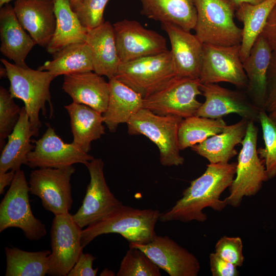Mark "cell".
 Masks as SVG:
<instances>
[{
	"label": "cell",
	"instance_id": "cell-4",
	"mask_svg": "<svg viewBox=\"0 0 276 276\" xmlns=\"http://www.w3.org/2000/svg\"><path fill=\"white\" fill-rule=\"evenodd\" d=\"M183 118L163 116L142 108L127 123L131 135L142 134L158 147L160 162L164 166H178L185 159L180 154L178 133Z\"/></svg>",
	"mask_w": 276,
	"mask_h": 276
},
{
	"label": "cell",
	"instance_id": "cell-23",
	"mask_svg": "<svg viewBox=\"0 0 276 276\" xmlns=\"http://www.w3.org/2000/svg\"><path fill=\"white\" fill-rule=\"evenodd\" d=\"M86 42L91 51L94 72L109 79L115 77L121 62L113 25L106 21L96 28L88 29Z\"/></svg>",
	"mask_w": 276,
	"mask_h": 276
},
{
	"label": "cell",
	"instance_id": "cell-25",
	"mask_svg": "<svg viewBox=\"0 0 276 276\" xmlns=\"http://www.w3.org/2000/svg\"><path fill=\"white\" fill-rule=\"evenodd\" d=\"M248 122L242 118L235 124L227 125L221 133L208 137L191 148L208 159L210 163H228L237 154L235 147L241 144Z\"/></svg>",
	"mask_w": 276,
	"mask_h": 276
},
{
	"label": "cell",
	"instance_id": "cell-24",
	"mask_svg": "<svg viewBox=\"0 0 276 276\" xmlns=\"http://www.w3.org/2000/svg\"><path fill=\"white\" fill-rule=\"evenodd\" d=\"M109 96L107 107L103 113L104 123L111 132L119 125L127 123L143 108L141 94L117 79H109Z\"/></svg>",
	"mask_w": 276,
	"mask_h": 276
},
{
	"label": "cell",
	"instance_id": "cell-30",
	"mask_svg": "<svg viewBox=\"0 0 276 276\" xmlns=\"http://www.w3.org/2000/svg\"><path fill=\"white\" fill-rule=\"evenodd\" d=\"M53 54V60L38 70L48 71L55 77L94 71L91 51L86 42L67 45Z\"/></svg>",
	"mask_w": 276,
	"mask_h": 276
},
{
	"label": "cell",
	"instance_id": "cell-9",
	"mask_svg": "<svg viewBox=\"0 0 276 276\" xmlns=\"http://www.w3.org/2000/svg\"><path fill=\"white\" fill-rule=\"evenodd\" d=\"M199 78L175 76L160 89L143 98V108L158 114L183 119L195 116L202 105L197 96L202 95Z\"/></svg>",
	"mask_w": 276,
	"mask_h": 276
},
{
	"label": "cell",
	"instance_id": "cell-31",
	"mask_svg": "<svg viewBox=\"0 0 276 276\" xmlns=\"http://www.w3.org/2000/svg\"><path fill=\"white\" fill-rule=\"evenodd\" d=\"M276 0H265L257 4L243 3L237 7L236 16L243 25L240 44L242 62L248 56L257 37L261 33Z\"/></svg>",
	"mask_w": 276,
	"mask_h": 276
},
{
	"label": "cell",
	"instance_id": "cell-43",
	"mask_svg": "<svg viewBox=\"0 0 276 276\" xmlns=\"http://www.w3.org/2000/svg\"><path fill=\"white\" fill-rule=\"evenodd\" d=\"M16 171L10 170L4 172H0V194L4 192L5 188L11 185L15 175Z\"/></svg>",
	"mask_w": 276,
	"mask_h": 276
},
{
	"label": "cell",
	"instance_id": "cell-5",
	"mask_svg": "<svg viewBox=\"0 0 276 276\" xmlns=\"http://www.w3.org/2000/svg\"><path fill=\"white\" fill-rule=\"evenodd\" d=\"M258 128L249 121L246 134L241 143L236 166V176L229 188V195L223 200L226 205L237 208L244 197L256 195L269 179L265 166L257 152Z\"/></svg>",
	"mask_w": 276,
	"mask_h": 276
},
{
	"label": "cell",
	"instance_id": "cell-14",
	"mask_svg": "<svg viewBox=\"0 0 276 276\" xmlns=\"http://www.w3.org/2000/svg\"><path fill=\"white\" fill-rule=\"evenodd\" d=\"M118 54L121 63L168 50L166 38L145 28L139 22L124 19L113 25Z\"/></svg>",
	"mask_w": 276,
	"mask_h": 276
},
{
	"label": "cell",
	"instance_id": "cell-38",
	"mask_svg": "<svg viewBox=\"0 0 276 276\" xmlns=\"http://www.w3.org/2000/svg\"><path fill=\"white\" fill-rule=\"evenodd\" d=\"M215 252L225 260L237 267L242 266L244 257L243 255V243L239 237L224 236L217 242Z\"/></svg>",
	"mask_w": 276,
	"mask_h": 276
},
{
	"label": "cell",
	"instance_id": "cell-34",
	"mask_svg": "<svg viewBox=\"0 0 276 276\" xmlns=\"http://www.w3.org/2000/svg\"><path fill=\"white\" fill-rule=\"evenodd\" d=\"M160 268L140 249L129 247L117 276H160Z\"/></svg>",
	"mask_w": 276,
	"mask_h": 276
},
{
	"label": "cell",
	"instance_id": "cell-28",
	"mask_svg": "<svg viewBox=\"0 0 276 276\" xmlns=\"http://www.w3.org/2000/svg\"><path fill=\"white\" fill-rule=\"evenodd\" d=\"M64 107L70 116L73 142L88 153L91 142L105 133L103 114L87 105L74 102Z\"/></svg>",
	"mask_w": 276,
	"mask_h": 276
},
{
	"label": "cell",
	"instance_id": "cell-26",
	"mask_svg": "<svg viewBox=\"0 0 276 276\" xmlns=\"http://www.w3.org/2000/svg\"><path fill=\"white\" fill-rule=\"evenodd\" d=\"M141 13L161 24H171L182 29L194 30L197 21L195 0H140Z\"/></svg>",
	"mask_w": 276,
	"mask_h": 276
},
{
	"label": "cell",
	"instance_id": "cell-3",
	"mask_svg": "<svg viewBox=\"0 0 276 276\" xmlns=\"http://www.w3.org/2000/svg\"><path fill=\"white\" fill-rule=\"evenodd\" d=\"M1 60L6 70V77L10 82L9 91L13 98L19 99L24 102L34 136H37L41 126L39 112L41 110L43 115L45 114L47 101L53 110L50 86L56 77L47 71L22 67L5 59Z\"/></svg>",
	"mask_w": 276,
	"mask_h": 276
},
{
	"label": "cell",
	"instance_id": "cell-47",
	"mask_svg": "<svg viewBox=\"0 0 276 276\" xmlns=\"http://www.w3.org/2000/svg\"><path fill=\"white\" fill-rule=\"evenodd\" d=\"M70 4V5L72 9L74 8L77 5H78L82 0H67Z\"/></svg>",
	"mask_w": 276,
	"mask_h": 276
},
{
	"label": "cell",
	"instance_id": "cell-48",
	"mask_svg": "<svg viewBox=\"0 0 276 276\" xmlns=\"http://www.w3.org/2000/svg\"><path fill=\"white\" fill-rule=\"evenodd\" d=\"M12 0H0V7H2L4 5L9 4V3Z\"/></svg>",
	"mask_w": 276,
	"mask_h": 276
},
{
	"label": "cell",
	"instance_id": "cell-27",
	"mask_svg": "<svg viewBox=\"0 0 276 276\" xmlns=\"http://www.w3.org/2000/svg\"><path fill=\"white\" fill-rule=\"evenodd\" d=\"M34 136L29 117L25 107L21 108L19 120L8 142L2 149L0 157V172L16 171L22 165H27V156L34 149L31 137Z\"/></svg>",
	"mask_w": 276,
	"mask_h": 276
},
{
	"label": "cell",
	"instance_id": "cell-20",
	"mask_svg": "<svg viewBox=\"0 0 276 276\" xmlns=\"http://www.w3.org/2000/svg\"><path fill=\"white\" fill-rule=\"evenodd\" d=\"M62 88L74 102L87 105L101 114L107 109L109 83L94 71L64 75Z\"/></svg>",
	"mask_w": 276,
	"mask_h": 276
},
{
	"label": "cell",
	"instance_id": "cell-15",
	"mask_svg": "<svg viewBox=\"0 0 276 276\" xmlns=\"http://www.w3.org/2000/svg\"><path fill=\"white\" fill-rule=\"evenodd\" d=\"M32 141L34 148L27 156V166L31 168H59L78 163L85 165L94 158L73 142H64L50 125L41 138Z\"/></svg>",
	"mask_w": 276,
	"mask_h": 276
},
{
	"label": "cell",
	"instance_id": "cell-19",
	"mask_svg": "<svg viewBox=\"0 0 276 276\" xmlns=\"http://www.w3.org/2000/svg\"><path fill=\"white\" fill-rule=\"evenodd\" d=\"M13 8L20 24L36 44L47 48L56 26L54 0H16Z\"/></svg>",
	"mask_w": 276,
	"mask_h": 276
},
{
	"label": "cell",
	"instance_id": "cell-8",
	"mask_svg": "<svg viewBox=\"0 0 276 276\" xmlns=\"http://www.w3.org/2000/svg\"><path fill=\"white\" fill-rule=\"evenodd\" d=\"M176 73L170 50L121 63L116 78L142 95L155 92Z\"/></svg>",
	"mask_w": 276,
	"mask_h": 276
},
{
	"label": "cell",
	"instance_id": "cell-37",
	"mask_svg": "<svg viewBox=\"0 0 276 276\" xmlns=\"http://www.w3.org/2000/svg\"><path fill=\"white\" fill-rule=\"evenodd\" d=\"M109 1L82 0L73 9L82 25L87 29H91L104 22V12Z\"/></svg>",
	"mask_w": 276,
	"mask_h": 276
},
{
	"label": "cell",
	"instance_id": "cell-21",
	"mask_svg": "<svg viewBox=\"0 0 276 276\" xmlns=\"http://www.w3.org/2000/svg\"><path fill=\"white\" fill-rule=\"evenodd\" d=\"M272 50L260 34L249 54L242 62L248 80L246 88L249 99L260 109H264L267 91V74Z\"/></svg>",
	"mask_w": 276,
	"mask_h": 276
},
{
	"label": "cell",
	"instance_id": "cell-1",
	"mask_svg": "<svg viewBox=\"0 0 276 276\" xmlns=\"http://www.w3.org/2000/svg\"><path fill=\"white\" fill-rule=\"evenodd\" d=\"M237 163H210L205 172L191 182L182 197L171 209L161 213L159 220L163 222L192 221L205 222L207 215L203 210L209 207L221 211L226 206L220 197L231 185L236 174Z\"/></svg>",
	"mask_w": 276,
	"mask_h": 276
},
{
	"label": "cell",
	"instance_id": "cell-29",
	"mask_svg": "<svg viewBox=\"0 0 276 276\" xmlns=\"http://www.w3.org/2000/svg\"><path fill=\"white\" fill-rule=\"evenodd\" d=\"M54 4L56 29L46 48L47 52L51 54L67 45L86 42L88 32V29L82 25L67 0H54Z\"/></svg>",
	"mask_w": 276,
	"mask_h": 276
},
{
	"label": "cell",
	"instance_id": "cell-35",
	"mask_svg": "<svg viewBox=\"0 0 276 276\" xmlns=\"http://www.w3.org/2000/svg\"><path fill=\"white\" fill-rule=\"evenodd\" d=\"M259 123L262 127L264 147L257 149V152L270 179L276 176V126L264 109L260 111Z\"/></svg>",
	"mask_w": 276,
	"mask_h": 276
},
{
	"label": "cell",
	"instance_id": "cell-10",
	"mask_svg": "<svg viewBox=\"0 0 276 276\" xmlns=\"http://www.w3.org/2000/svg\"><path fill=\"white\" fill-rule=\"evenodd\" d=\"M74 167L39 168L29 176L30 193L38 197L44 209L54 215L69 212L73 204L70 182Z\"/></svg>",
	"mask_w": 276,
	"mask_h": 276
},
{
	"label": "cell",
	"instance_id": "cell-13",
	"mask_svg": "<svg viewBox=\"0 0 276 276\" xmlns=\"http://www.w3.org/2000/svg\"><path fill=\"white\" fill-rule=\"evenodd\" d=\"M85 166L90 175V182L82 205L72 215L73 219L82 228L101 220L123 204L107 184L102 159L94 158Z\"/></svg>",
	"mask_w": 276,
	"mask_h": 276
},
{
	"label": "cell",
	"instance_id": "cell-22",
	"mask_svg": "<svg viewBox=\"0 0 276 276\" xmlns=\"http://www.w3.org/2000/svg\"><path fill=\"white\" fill-rule=\"evenodd\" d=\"M0 38L1 53L14 64L28 67L25 59L36 43L26 32L13 7L9 4L1 8Z\"/></svg>",
	"mask_w": 276,
	"mask_h": 276
},
{
	"label": "cell",
	"instance_id": "cell-42",
	"mask_svg": "<svg viewBox=\"0 0 276 276\" xmlns=\"http://www.w3.org/2000/svg\"><path fill=\"white\" fill-rule=\"evenodd\" d=\"M261 34L276 51V4L271 10Z\"/></svg>",
	"mask_w": 276,
	"mask_h": 276
},
{
	"label": "cell",
	"instance_id": "cell-46",
	"mask_svg": "<svg viewBox=\"0 0 276 276\" xmlns=\"http://www.w3.org/2000/svg\"><path fill=\"white\" fill-rule=\"evenodd\" d=\"M268 116L276 126V110L268 113Z\"/></svg>",
	"mask_w": 276,
	"mask_h": 276
},
{
	"label": "cell",
	"instance_id": "cell-41",
	"mask_svg": "<svg viewBox=\"0 0 276 276\" xmlns=\"http://www.w3.org/2000/svg\"><path fill=\"white\" fill-rule=\"evenodd\" d=\"M96 259L89 253H82L67 276H95L98 268L93 269V263Z\"/></svg>",
	"mask_w": 276,
	"mask_h": 276
},
{
	"label": "cell",
	"instance_id": "cell-45",
	"mask_svg": "<svg viewBox=\"0 0 276 276\" xmlns=\"http://www.w3.org/2000/svg\"><path fill=\"white\" fill-rule=\"evenodd\" d=\"M115 275L113 271L108 268H105L100 274L101 276H114Z\"/></svg>",
	"mask_w": 276,
	"mask_h": 276
},
{
	"label": "cell",
	"instance_id": "cell-7",
	"mask_svg": "<svg viewBox=\"0 0 276 276\" xmlns=\"http://www.w3.org/2000/svg\"><path fill=\"white\" fill-rule=\"evenodd\" d=\"M29 193V182L24 171L19 169L0 203V232L17 227L31 241H37L46 235L45 224L32 212Z\"/></svg>",
	"mask_w": 276,
	"mask_h": 276
},
{
	"label": "cell",
	"instance_id": "cell-33",
	"mask_svg": "<svg viewBox=\"0 0 276 276\" xmlns=\"http://www.w3.org/2000/svg\"><path fill=\"white\" fill-rule=\"evenodd\" d=\"M226 126L222 118L214 119L193 116L183 119L178 133L179 149L182 150L200 143L221 133Z\"/></svg>",
	"mask_w": 276,
	"mask_h": 276
},
{
	"label": "cell",
	"instance_id": "cell-39",
	"mask_svg": "<svg viewBox=\"0 0 276 276\" xmlns=\"http://www.w3.org/2000/svg\"><path fill=\"white\" fill-rule=\"evenodd\" d=\"M264 109L267 113L276 110V51H273L267 74V91Z\"/></svg>",
	"mask_w": 276,
	"mask_h": 276
},
{
	"label": "cell",
	"instance_id": "cell-18",
	"mask_svg": "<svg viewBox=\"0 0 276 276\" xmlns=\"http://www.w3.org/2000/svg\"><path fill=\"white\" fill-rule=\"evenodd\" d=\"M171 44V55L176 75L199 78L203 55V44L196 35L171 24H162Z\"/></svg>",
	"mask_w": 276,
	"mask_h": 276
},
{
	"label": "cell",
	"instance_id": "cell-32",
	"mask_svg": "<svg viewBox=\"0 0 276 276\" xmlns=\"http://www.w3.org/2000/svg\"><path fill=\"white\" fill-rule=\"evenodd\" d=\"M6 276H44L49 269L48 250L30 252L16 247H5Z\"/></svg>",
	"mask_w": 276,
	"mask_h": 276
},
{
	"label": "cell",
	"instance_id": "cell-44",
	"mask_svg": "<svg viewBox=\"0 0 276 276\" xmlns=\"http://www.w3.org/2000/svg\"><path fill=\"white\" fill-rule=\"evenodd\" d=\"M231 3L235 8L240 5L243 3L250 4L251 5H257L260 4L265 0H226Z\"/></svg>",
	"mask_w": 276,
	"mask_h": 276
},
{
	"label": "cell",
	"instance_id": "cell-12",
	"mask_svg": "<svg viewBox=\"0 0 276 276\" xmlns=\"http://www.w3.org/2000/svg\"><path fill=\"white\" fill-rule=\"evenodd\" d=\"M203 44L199 77L201 83L225 82L246 89L248 80L240 57V44L220 46Z\"/></svg>",
	"mask_w": 276,
	"mask_h": 276
},
{
	"label": "cell",
	"instance_id": "cell-11",
	"mask_svg": "<svg viewBox=\"0 0 276 276\" xmlns=\"http://www.w3.org/2000/svg\"><path fill=\"white\" fill-rule=\"evenodd\" d=\"M82 231L69 212L55 215L50 231L52 251L47 274L67 275L83 252Z\"/></svg>",
	"mask_w": 276,
	"mask_h": 276
},
{
	"label": "cell",
	"instance_id": "cell-16",
	"mask_svg": "<svg viewBox=\"0 0 276 276\" xmlns=\"http://www.w3.org/2000/svg\"><path fill=\"white\" fill-rule=\"evenodd\" d=\"M200 89L205 101L195 116L215 119L235 113L248 121L259 122L261 109L240 91L223 87L216 83H201Z\"/></svg>",
	"mask_w": 276,
	"mask_h": 276
},
{
	"label": "cell",
	"instance_id": "cell-6",
	"mask_svg": "<svg viewBox=\"0 0 276 276\" xmlns=\"http://www.w3.org/2000/svg\"><path fill=\"white\" fill-rule=\"evenodd\" d=\"M197 21L194 30L202 43L220 46L241 44L242 29L234 20L235 8L226 0H195Z\"/></svg>",
	"mask_w": 276,
	"mask_h": 276
},
{
	"label": "cell",
	"instance_id": "cell-2",
	"mask_svg": "<svg viewBox=\"0 0 276 276\" xmlns=\"http://www.w3.org/2000/svg\"><path fill=\"white\" fill-rule=\"evenodd\" d=\"M161 213L155 209H139L122 204L101 220L82 229L84 248L98 236L110 233L122 235L129 243L146 244L156 235L155 226Z\"/></svg>",
	"mask_w": 276,
	"mask_h": 276
},
{
	"label": "cell",
	"instance_id": "cell-40",
	"mask_svg": "<svg viewBox=\"0 0 276 276\" xmlns=\"http://www.w3.org/2000/svg\"><path fill=\"white\" fill-rule=\"evenodd\" d=\"M210 266L213 276H238L237 267L225 260L215 252L210 255Z\"/></svg>",
	"mask_w": 276,
	"mask_h": 276
},
{
	"label": "cell",
	"instance_id": "cell-17",
	"mask_svg": "<svg viewBox=\"0 0 276 276\" xmlns=\"http://www.w3.org/2000/svg\"><path fill=\"white\" fill-rule=\"evenodd\" d=\"M129 247L142 250L170 276H197L200 270L195 255L167 236L156 235L146 244L129 243Z\"/></svg>",
	"mask_w": 276,
	"mask_h": 276
},
{
	"label": "cell",
	"instance_id": "cell-36",
	"mask_svg": "<svg viewBox=\"0 0 276 276\" xmlns=\"http://www.w3.org/2000/svg\"><path fill=\"white\" fill-rule=\"evenodd\" d=\"M9 90L0 88V148L4 146L5 140L12 132L20 114L21 108L17 105Z\"/></svg>",
	"mask_w": 276,
	"mask_h": 276
}]
</instances>
